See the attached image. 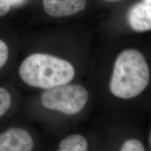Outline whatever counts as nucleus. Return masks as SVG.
<instances>
[{"label":"nucleus","mask_w":151,"mask_h":151,"mask_svg":"<svg viewBox=\"0 0 151 151\" xmlns=\"http://www.w3.org/2000/svg\"><path fill=\"white\" fill-rule=\"evenodd\" d=\"M88 92L79 85L65 84L43 92L41 102L45 108L66 115L80 112L88 100Z\"/></svg>","instance_id":"3"},{"label":"nucleus","mask_w":151,"mask_h":151,"mask_svg":"<svg viewBox=\"0 0 151 151\" xmlns=\"http://www.w3.org/2000/svg\"><path fill=\"white\" fill-rule=\"evenodd\" d=\"M46 14L53 17H65L83 10L86 0H43Z\"/></svg>","instance_id":"6"},{"label":"nucleus","mask_w":151,"mask_h":151,"mask_svg":"<svg viewBox=\"0 0 151 151\" xmlns=\"http://www.w3.org/2000/svg\"><path fill=\"white\" fill-rule=\"evenodd\" d=\"M106 1H119V0H106Z\"/></svg>","instance_id":"14"},{"label":"nucleus","mask_w":151,"mask_h":151,"mask_svg":"<svg viewBox=\"0 0 151 151\" xmlns=\"http://www.w3.org/2000/svg\"><path fill=\"white\" fill-rule=\"evenodd\" d=\"M11 97L7 90L0 87V117L5 114L10 109Z\"/></svg>","instance_id":"8"},{"label":"nucleus","mask_w":151,"mask_h":151,"mask_svg":"<svg viewBox=\"0 0 151 151\" xmlns=\"http://www.w3.org/2000/svg\"><path fill=\"white\" fill-rule=\"evenodd\" d=\"M11 7L9 0H0V17L5 16L10 10Z\"/></svg>","instance_id":"11"},{"label":"nucleus","mask_w":151,"mask_h":151,"mask_svg":"<svg viewBox=\"0 0 151 151\" xmlns=\"http://www.w3.org/2000/svg\"><path fill=\"white\" fill-rule=\"evenodd\" d=\"M9 1L11 6H17L22 5L26 0H9Z\"/></svg>","instance_id":"12"},{"label":"nucleus","mask_w":151,"mask_h":151,"mask_svg":"<svg viewBox=\"0 0 151 151\" xmlns=\"http://www.w3.org/2000/svg\"><path fill=\"white\" fill-rule=\"evenodd\" d=\"M127 20L136 32L151 30V0H141L132 6L128 12Z\"/></svg>","instance_id":"5"},{"label":"nucleus","mask_w":151,"mask_h":151,"mask_svg":"<svg viewBox=\"0 0 151 151\" xmlns=\"http://www.w3.org/2000/svg\"><path fill=\"white\" fill-rule=\"evenodd\" d=\"M57 151H62V150H60V149H59V150H57Z\"/></svg>","instance_id":"15"},{"label":"nucleus","mask_w":151,"mask_h":151,"mask_svg":"<svg viewBox=\"0 0 151 151\" xmlns=\"http://www.w3.org/2000/svg\"><path fill=\"white\" fill-rule=\"evenodd\" d=\"M9 58V48L5 42L0 39V69L3 67Z\"/></svg>","instance_id":"10"},{"label":"nucleus","mask_w":151,"mask_h":151,"mask_svg":"<svg viewBox=\"0 0 151 151\" xmlns=\"http://www.w3.org/2000/svg\"><path fill=\"white\" fill-rule=\"evenodd\" d=\"M34 141L22 128H11L0 134V151H32Z\"/></svg>","instance_id":"4"},{"label":"nucleus","mask_w":151,"mask_h":151,"mask_svg":"<svg viewBox=\"0 0 151 151\" xmlns=\"http://www.w3.org/2000/svg\"><path fill=\"white\" fill-rule=\"evenodd\" d=\"M19 76L28 86L48 90L69 83L74 77L75 70L67 60L51 55L34 53L22 62Z\"/></svg>","instance_id":"2"},{"label":"nucleus","mask_w":151,"mask_h":151,"mask_svg":"<svg viewBox=\"0 0 151 151\" xmlns=\"http://www.w3.org/2000/svg\"><path fill=\"white\" fill-rule=\"evenodd\" d=\"M149 79L148 66L143 54L135 49H127L115 62L110 90L120 99H132L146 89Z\"/></svg>","instance_id":"1"},{"label":"nucleus","mask_w":151,"mask_h":151,"mask_svg":"<svg viewBox=\"0 0 151 151\" xmlns=\"http://www.w3.org/2000/svg\"><path fill=\"white\" fill-rule=\"evenodd\" d=\"M59 148L62 151H86L88 142L82 135L72 134L60 141Z\"/></svg>","instance_id":"7"},{"label":"nucleus","mask_w":151,"mask_h":151,"mask_svg":"<svg viewBox=\"0 0 151 151\" xmlns=\"http://www.w3.org/2000/svg\"><path fill=\"white\" fill-rule=\"evenodd\" d=\"M120 151H145V148L139 140L131 139L124 142Z\"/></svg>","instance_id":"9"},{"label":"nucleus","mask_w":151,"mask_h":151,"mask_svg":"<svg viewBox=\"0 0 151 151\" xmlns=\"http://www.w3.org/2000/svg\"><path fill=\"white\" fill-rule=\"evenodd\" d=\"M149 141H150V146H151V133L150 134V137H149Z\"/></svg>","instance_id":"13"}]
</instances>
